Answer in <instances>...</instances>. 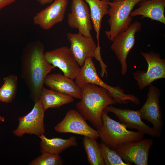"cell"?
Segmentation results:
<instances>
[{
	"label": "cell",
	"mask_w": 165,
	"mask_h": 165,
	"mask_svg": "<svg viewBox=\"0 0 165 165\" xmlns=\"http://www.w3.org/2000/svg\"><path fill=\"white\" fill-rule=\"evenodd\" d=\"M86 119L76 110L68 111L63 120L55 127L60 133H72L88 137L97 140L99 136L95 130L86 123Z\"/></svg>",
	"instance_id": "11"
},
{
	"label": "cell",
	"mask_w": 165,
	"mask_h": 165,
	"mask_svg": "<svg viewBox=\"0 0 165 165\" xmlns=\"http://www.w3.org/2000/svg\"><path fill=\"white\" fill-rule=\"evenodd\" d=\"M46 60L55 68L57 67L66 77L73 79L79 75L81 68L70 48L64 46L45 53Z\"/></svg>",
	"instance_id": "8"
},
{
	"label": "cell",
	"mask_w": 165,
	"mask_h": 165,
	"mask_svg": "<svg viewBox=\"0 0 165 165\" xmlns=\"http://www.w3.org/2000/svg\"><path fill=\"white\" fill-rule=\"evenodd\" d=\"M94 58L97 61H99L100 63L101 68V76L103 77L105 76V74L106 77H107L108 73L106 68L107 66L104 63L102 60L101 54V47L100 46H97Z\"/></svg>",
	"instance_id": "26"
},
{
	"label": "cell",
	"mask_w": 165,
	"mask_h": 165,
	"mask_svg": "<svg viewBox=\"0 0 165 165\" xmlns=\"http://www.w3.org/2000/svg\"><path fill=\"white\" fill-rule=\"evenodd\" d=\"M35 102L31 111L19 118L18 126L13 131L15 135L21 137L27 134L36 135L39 137L45 133L44 119L46 110L40 99Z\"/></svg>",
	"instance_id": "9"
},
{
	"label": "cell",
	"mask_w": 165,
	"mask_h": 165,
	"mask_svg": "<svg viewBox=\"0 0 165 165\" xmlns=\"http://www.w3.org/2000/svg\"><path fill=\"white\" fill-rule=\"evenodd\" d=\"M108 113L105 109L103 111L102 123L97 130L102 142L116 150L126 143L143 139V134L128 130L125 125L111 118Z\"/></svg>",
	"instance_id": "3"
},
{
	"label": "cell",
	"mask_w": 165,
	"mask_h": 165,
	"mask_svg": "<svg viewBox=\"0 0 165 165\" xmlns=\"http://www.w3.org/2000/svg\"><path fill=\"white\" fill-rule=\"evenodd\" d=\"M141 54L148 63L147 70L146 72L138 70L134 73L133 75L139 88L141 90L155 80L165 78V60L161 58L159 53L153 51L141 52Z\"/></svg>",
	"instance_id": "7"
},
{
	"label": "cell",
	"mask_w": 165,
	"mask_h": 165,
	"mask_svg": "<svg viewBox=\"0 0 165 165\" xmlns=\"http://www.w3.org/2000/svg\"><path fill=\"white\" fill-rule=\"evenodd\" d=\"M82 143L90 164L105 165L100 144L96 140L84 136Z\"/></svg>",
	"instance_id": "22"
},
{
	"label": "cell",
	"mask_w": 165,
	"mask_h": 165,
	"mask_svg": "<svg viewBox=\"0 0 165 165\" xmlns=\"http://www.w3.org/2000/svg\"><path fill=\"white\" fill-rule=\"evenodd\" d=\"M144 0H113L108 4L109 16L108 30L105 31L108 38L112 41L119 33L126 30L131 24L132 17L130 14L135 6Z\"/></svg>",
	"instance_id": "5"
},
{
	"label": "cell",
	"mask_w": 165,
	"mask_h": 165,
	"mask_svg": "<svg viewBox=\"0 0 165 165\" xmlns=\"http://www.w3.org/2000/svg\"><path fill=\"white\" fill-rule=\"evenodd\" d=\"M63 163V161L59 155L45 152L32 161L29 165H61Z\"/></svg>",
	"instance_id": "25"
},
{
	"label": "cell",
	"mask_w": 165,
	"mask_h": 165,
	"mask_svg": "<svg viewBox=\"0 0 165 165\" xmlns=\"http://www.w3.org/2000/svg\"><path fill=\"white\" fill-rule=\"evenodd\" d=\"M139 4V7L131 12V17L140 16L165 24V0H144Z\"/></svg>",
	"instance_id": "18"
},
{
	"label": "cell",
	"mask_w": 165,
	"mask_h": 165,
	"mask_svg": "<svg viewBox=\"0 0 165 165\" xmlns=\"http://www.w3.org/2000/svg\"><path fill=\"white\" fill-rule=\"evenodd\" d=\"M45 47L39 41L28 44L21 57L20 76L33 101L39 99L46 76L54 68L46 59Z\"/></svg>",
	"instance_id": "1"
},
{
	"label": "cell",
	"mask_w": 165,
	"mask_h": 165,
	"mask_svg": "<svg viewBox=\"0 0 165 165\" xmlns=\"http://www.w3.org/2000/svg\"><path fill=\"white\" fill-rule=\"evenodd\" d=\"M81 88L82 98L76 103V108L86 120L97 128L102 123L103 111L107 106L116 103L108 90L102 87L88 83Z\"/></svg>",
	"instance_id": "2"
},
{
	"label": "cell",
	"mask_w": 165,
	"mask_h": 165,
	"mask_svg": "<svg viewBox=\"0 0 165 165\" xmlns=\"http://www.w3.org/2000/svg\"><path fill=\"white\" fill-rule=\"evenodd\" d=\"M39 99L45 110L49 108L60 107L74 100V98L69 95L44 87L42 90Z\"/></svg>",
	"instance_id": "21"
},
{
	"label": "cell",
	"mask_w": 165,
	"mask_h": 165,
	"mask_svg": "<svg viewBox=\"0 0 165 165\" xmlns=\"http://www.w3.org/2000/svg\"><path fill=\"white\" fill-rule=\"evenodd\" d=\"M151 139L147 138L126 143L116 150L125 162L131 165H148L149 150L153 144Z\"/></svg>",
	"instance_id": "12"
},
{
	"label": "cell",
	"mask_w": 165,
	"mask_h": 165,
	"mask_svg": "<svg viewBox=\"0 0 165 165\" xmlns=\"http://www.w3.org/2000/svg\"><path fill=\"white\" fill-rule=\"evenodd\" d=\"M42 5L46 4L54 1V0H36Z\"/></svg>",
	"instance_id": "28"
},
{
	"label": "cell",
	"mask_w": 165,
	"mask_h": 165,
	"mask_svg": "<svg viewBox=\"0 0 165 165\" xmlns=\"http://www.w3.org/2000/svg\"><path fill=\"white\" fill-rule=\"evenodd\" d=\"M71 8L67 18L69 26L78 29L79 32L85 36L92 37L90 31L93 26L87 3L84 0H72Z\"/></svg>",
	"instance_id": "13"
},
{
	"label": "cell",
	"mask_w": 165,
	"mask_h": 165,
	"mask_svg": "<svg viewBox=\"0 0 165 165\" xmlns=\"http://www.w3.org/2000/svg\"><path fill=\"white\" fill-rule=\"evenodd\" d=\"M160 90L156 87L150 85L146 101L139 110L142 119L148 121L152 125V128L159 137L161 135L163 124L160 102Z\"/></svg>",
	"instance_id": "10"
},
{
	"label": "cell",
	"mask_w": 165,
	"mask_h": 165,
	"mask_svg": "<svg viewBox=\"0 0 165 165\" xmlns=\"http://www.w3.org/2000/svg\"><path fill=\"white\" fill-rule=\"evenodd\" d=\"M68 0H54L50 5L33 17L34 23L44 30L51 29L63 20Z\"/></svg>",
	"instance_id": "14"
},
{
	"label": "cell",
	"mask_w": 165,
	"mask_h": 165,
	"mask_svg": "<svg viewBox=\"0 0 165 165\" xmlns=\"http://www.w3.org/2000/svg\"><path fill=\"white\" fill-rule=\"evenodd\" d=\"M39 137L41 139L40 152L42 153L46 152L59 155L67 148L78 145L76 138L75 136L66 139L59 138L49 139L44 134Z\"/></svg>",
	"instance_id": "19"
},
{
	"label": "cell",
	"mask_w": 165,
	"mask_h": 165,
	"mask_svg": "<svg viewBox=\"0 0 165 165\" xmlns=\"http://www.w3.org/2000/svg\"><path fill=\"white\" fill-rule=\"evenodd\" d=\"M140 23L135 21L126 30L118 34L112 41L111 49L115 53L121 66V73L125 75L127 71V59L129 53L134 46L136 34L141 31Z\"/></svg>",
	"instance_id": "6"
},
{
	"label": "cell",
	"mask_w": 165,
	"mask_h": 165,
	"mask_svg": "<svg viewBox=\"0 0 165 165\" xmlns=\"http://www.w3.org/2000/svg\"><path fill=\"white\" fill-rule=\"evenodd\" d=\"M44 83L52 90L81 100V88L73 81L64 75L60 73L48 75Z\"/></svg>",
	"instance_id": "17"
},
{
	"label": "cell",
	"mask_w": 165,
	"mask_h": 165,
	"mask_svg": "<svg viewBox=\"0 0 165 165\" xmlns=\"http://www.w3.org/2000/svg\"><path fill=\"white\" fill-rule=\"evenodd\" d=\"M16 0H0V11L3 8L9 5Z\"/></svg>",
	"instance_id": "27"
},
{
	"label": "cell",
	"mask_w": 165,
	"mask_h": 165,
	"mask_svg": "<svg viewBox=\"0 0 165 165\" xmlns=\"http://www.w3.org/2000/svg\"><path fill=\"white\" fill-rule=\"evenodd\" d=\"M4 83L0 88V101L9 103L15 98L17 88V77L11 75L3 79Z\"/></svg>",
	"instance_id": "23"
},
{
	"label": "cell",
	"mask_w": 165,
	"mask_h": 165,
	"mask_svg": "<svg viewBox=\"0 0 165 165\" xmlns=\"http://www.w3.org/2000/svg\"><path fill=\"white\" fill-rule=\"evenodd\" d=\"M88 5L93 26L96 33L97 46H100L99 40L101 23L104 16L108 14L109 0H84Z\"/></svg>",
	"instance_id": "20"
},
{
	"label": "cell",
	"mask_w": 165,
	"mask_h": 165,
	"mask_svg": "<svg viewBox=\"0 0 165 165\" xmlns=\"http://www.w3.org/2000/svg\"><path fill=\"white\" fill-rule=\"evenodd\" d=\"M0 121H2V122H4L5 121V119L4 117H2V116H0Z\"/></svg>",
	"instance_id": "29"
},
{
	"label": "cell",
	"mask_w": 165,
	"mask_h": 165,
	"mask_svg": "<svg viewBox=\"0 0 165 165\" xmlns=\"http://www.w3.org/2000/svg\"><path fill=\"white\" fill-rule=\"evenodd\" d=\"M105 109L108 112L114 114L120 123L127 128L136 129L144 134L159 138L153 128L150 127L142 121L139 110L121 109L115 107L112 105L107 106Z\"/></svg>",
	"instance_id": "16"
},
{
	"label": "cell",
	"mask_w": 165,
	"mask_h": 165,
	"mask_svg": "<svg viewBox=\"0 0 165 165\" xmlns=\"http://www.w3.org/2000/svg\"><path fill=\"white\" fill-rule=\"evenodd\" d=\"M67 36L71 43L70 48L81 67L86 59L94 58L97 45L92 36L87 37L79 32H69Z\"/></svg>",
	"instance_id": "15"
},
{
	"label": "cell",
	"mask_w": 165,
	"mask_h": 165,
	"mask_svg": "<svg viewBox=\"0 0 165 165\" xmlns=\"http://www.w3.org/2000/svg\"><path fill=\"white\" fill-rule=\"evenodd\" d=\"M92 58L86 59L81 67L79 73L75 79V83L80 88L88 83L102 87L108 90L116 103L126 104L129 101L136 105L140 104L139 98L134 95L125 94L119 86H112L103 81L99 77Z\"/></svg>",
	"instance_id": "4"
},
{
	"label": "cell",
	"mask_w": 165,
	"mask_h": 165,
	"mask_svg": "<svg viewBox=\"0 0 165 165\" xmlns=\"http://www.w3.org/2000/svg\"><path fill=\"white\" fill-rule=\"evenodd\" d=\"M100 145L105 165H130L123 161L116 150L110 148L102 142Z\"/></svg>",
	"instance_id": "24"
}]
</instances>
